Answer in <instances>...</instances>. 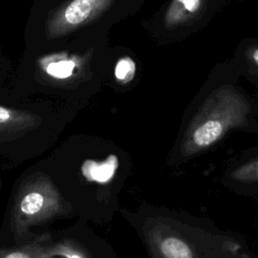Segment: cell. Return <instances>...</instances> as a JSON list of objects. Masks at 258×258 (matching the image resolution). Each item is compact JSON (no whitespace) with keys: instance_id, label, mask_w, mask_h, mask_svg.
Masks as SVG:
<instances>
[{"instance_id":"1","label":"cell","mask_w":258,"mask_h":258,"mask_svg":"<svg viewBox=\"0 0 258 258\" xmlns=\"http://www.w3.org/2000/svg\"><path fill=\"white\" fill-rule=\"evenodd\" d=\"M251 111L245 96L231 85L214 90L189 122L180 144L184 157L197 155L218 143L230 130L243 126Z\"/></svg>"},{"instance_id":"6","label":"cell","mask_w":258,"mask_h":258,"mask_svg":"<svg viewBox=\"0 0 258 258\" xmlns=\"http://www.w3.org/2000/svg\"><path fill=\"white\" fill-rule=\"evenodd\" d=\"M45 73L54 79H67L74 74L76 61L63 55H53L42 64Z\"/></svg>"},{"instance_id":"8","label":"cell","mask_w":258,"mask_h":258,"mask_svg":"<svg viewBox=\"0 0 258 258\" xmlns=\"http://www.w3.org/2000/svg\"><path fill=\"white\" fill-rule=\"evenodd\" d=\"M231 177L239 182L258 181V158L236 167L232 171Z\"/></svg>"},{"instance_id":"4","label":"cell","mask_w":258,"mask_h":258,"mask_svg":"<svg viewBox=\"0 0 258 258\" xmlns=\"http://www.w3.org/2000/svg\"><path fill=\"white\" fill-rule=\"evenodd\" d=\"M205 0H171L165 14L164 26L173 29L194 22L204 9Z\"/></svg>"},{"instance_id":"2","label":"cell","mask_w":258,"mask_h":258,"mask_svg":"<svg viewBox=\"0 0 258 258\" xmlns=\"http://www.w3.org/2000/svg\"><path fill=\"white\" fill-rule=\"evenodd\" d=\"M68 212L60 192L42 174L25 181L15 195L11 210V229L16 241L23 240L29 228Z\"/></svg>"},{"instance_id":"9","label":"cell","mask_w":258,"mask_h":258,"mask_svg":"<svg viewBox=\"0 0 258 258\" xmlns=\"http://www.w3.org/2000/svg\"><path fill=\"white\" fill-rule=\"evenodd\" d=\"M136 73V64L130 56L121 57L115 67V78L122 84L131 82Z\"/></svg>"},{"instance_id":"3","label":"cell","mask_w":258,"mask_h":258,"mask_svg":"<svg viewBox=\"0 0 258 258\" xmlns=\"http://www.w3.org/2000/svg\"><path fill=\"white\" fill-rule=\"evenodd\" d=\"M113 1L71 0L47 20L45 27L47 37L50 39L57 38L90 23L107 10Z\"/></svg>"},{"instance_id":"5","label":"cell","mask_w":258,"mask_h":258,"mask_svg":"<svg viewBox=\"0 0 258 258\" xmlns=\"http://www.w3.org/2000/svg\"><path fill=\"white\" fill-rule=\"evenodd\" d=\"M37 117L30 112L0 105V134L26 132L36 126Z\"/></svg>"},{"instance_id":"10","label":"cell","mask_w":258,"mask_h":258,"mask_svg":"<svg viewBox=\"0 0 258 258\" xmlns=\"http://www.w3.org/2000/svg\"><path fill=\"white\" fill-rule=\"evenodd\" d=\"M248 57L258 68V46H251L248 49Z\"/></svg>"},{"instance_id":"7","label":"cell","mask_w":258,"mask_h":258,"mask_svg":"<svg viewBox=\"0 0 258 258\" xmlns=\"http://www.w3.org/2000/svg\"><path fill=\"white\" fill-rule=\"evenodd\" d=\"M44 256L45 247L39 241L0 249V258H44Z\"/></svg>"}]
</instances>
